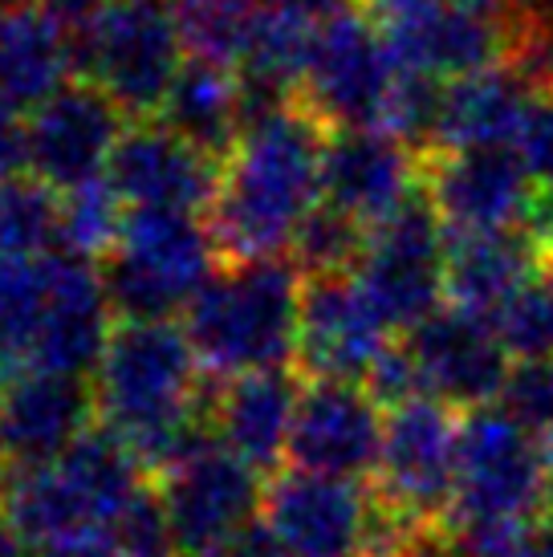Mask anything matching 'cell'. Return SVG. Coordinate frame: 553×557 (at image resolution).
<instances>
[{
	"mask_svg": "<svg viewBox=\"0 0 553 557\" xmlns=\"http://www.w3.org/2000/svg\"><path fill=\"white\" fill-rule=\"evenodd\" d=\"M58 264H62L58 248L41 257H0V355L16 371H29L37 338L53 310Z\"/></svg>",
	"mask_w": 553,
	"mask_h": 557,
	"instance_id": "4316f807",
	"label": "cell"
},
{
	"mask_svg": "<svg viewBox=\"0 0 553 557\" xmlns=\"http://www.w3.org/2000/svg\"><path fill=\"white\" fill-rule=\"evenodd\" d=\"M62 248V191L37 175L0 180V257H41Z\"/></svg>",
	"mask_w": 553,
	"mask_h": 557,
	"instance_id": "f1b7e54d",
	"label": "cell"
},
{
	"mask_svg": "<svg viewBox=\"0 0 553 557\" xmlns=\"http://www.w3.org/2000/svg\"><path fill=\"white\" fill-rule=\"evenodd\" d=\"M143 493V465L102 428L33 468L9 472L4 505L29 545L58 554L86 542H107L114 521Z\"/></svg>",
	"mask_w": 553,
	"mask_h": 557,
	"instance_id": "5b68a950",
	"label": "cell"
},
{
	"mask_svg": "<svg viewBox=\"0 0 553 557\" xmlns=\"http://www.w3.org/2000/svg\"><path fill=\"white\" fill-rule=\"evenodd\" d=\"M297 403L302 387L290 367L224 379L220 395L212 399V435L257 472H273L290 456Z\"/></svg>",
	"mask_w": 553,
	"mask_h": 557,
	"instance_id": "603a6c76",
	"label": "cell"
},
{
	"mask_svg": "<svg viewBox=\"0 0 553 557\" xmlns=\"http://www.w3.org/2000/svg\"><path fill=\"white\" fill-rule=\"evenodd\" d=\"M126 135V110L94 82H65L29 110L25 171L53 191L102 180Z\"/></svg>",
	"mask_w": 553,
	"mask_h": 557,
	"instance_id": "5bb4252c",
	"label": "cell"
},
{
	"mask_svg": "<svg viewBox=\"0 0 553 557\" xmlns=\"http://www.w3.org/2000/svg\"><path fill=\"white\" fill-rule=\"evenodd\" d=\"M383 403L362 383L309 379L293 419L290 465L325 476H370L383 451Z\"/></svg>",
	"mask_w": 553,
	"mask_h": 557,
	"instance_id": "d6986e66",
	"label": "cell"
},
{
	"mask_svg": "<svg viewBox=\"0 0 553 557\" xmlns=\"http://www.w3.org/2000/svg\"><path fill=\"white\" fill-rule=\"evenodd\" d=\"M403 346L415 362L419 387L431 399L464 411L501 399L508 379V350L492 318L440 306L431 318L407 330Z\"/></svg>",
	"mask_w": 553,
	"mask_h": 557,
	"instance_id": "2e32d148",
	"label": "cell"
},
{
	"mask_svg": "<svg viewBox=\"0 0 553 557\" xmlns=\"http://www.w3.org/2000/svg\"><path fill=\"white\" fill-rule=\"evenodd\" d=\"M460 476V423L452 407L415 395L386 411L374 500L407 521H447Z\"/></svg>",
	"mask_w": 553,
	"mask_h": 557,
	"instance_id": "30bf717a",
	"label": "cell"
},
{
	"mask_svg": "<svg viewBox=\"0 0 553 557\" xmlns=\"http://www.w3.org/2000/svg\"><path fill=\"white\" fill-rule=\"evenodd\" d=\"M354 281L367 289L391 330H411L440 310V297H447V228L428 191L367 228Z\"/></svg>",
	"mask_w": 553,
	"mask_h": 557,
	"instance_id": "8fae6325",
	"label": "cell"
},
{
	"mask_svg": "<svg viewBox=\"0 0 553 557\" xmlns=\"http://www.w3.org/2000/svg\"><path fill=\"white\" fill-rule=\"evenodd\" d=\"M123 557H180L175 554V533H171L168 509L159 500V488L155 493H143L131 500V509L114 521L107 537Z\"/></svg>",
	"mask_w": 553,
	"mask_h": 557,
	"instance_id": "836d02e7",
	"label": "cell"
},
{
	"mask_svg": "<svg viewBox=\"0 0 553 557\" xmlns=\"http://www.w3.org/2000/svg\"><path fill=\"white\" fill-rule=\"evenodd\" d=\"M46 557H58V554H46Z\"/></svg>",
	"mask_w": 553,
	"mask_h": 557,
	"instance_id": "bcb514c9",
	"label": "cell"
},
{
	"mask_svg": "<svg viewBox=\"0 0 553 557\" xmlns=\"http://www.w3.org/2000/svg\"><path fill=\"white\" fill-rule=\"evenodd\" d=\"M126 200L114 191L107 175L62 191V248L86 261L110 257L126 224Z\"/></svg>",
	"mask_w": 553,
	"mask_h": 557,
	"instance_id": "f546056e",
	"label": "cell"
},
{
	"mask_svg": "<svg viewBox=\"0 0 553 557\" xmlns=\"http://www.w3.org/2000/svg\"><path fill=\"white\" fill-rule=\"evenodd\" d=\"M456 4H468V9H480V13H492V16H508L517 0H456Z\"/></svg>",
	"mask_w": 553,
	"mask_h": 557,
	"instance_id": "7bdbcfd3",
	"label": "cell"
},
{
	"mask_svg": "<svg viewBox=\"0 0 553 557\" xmlns=\"http://www.w3.org/2000/svg\"><path fill=\"white\" fill-rule=\"evenodd\" d=\"M184 322H119L94 383L98 428L135 456L143 472H168L200 444L204 379Z\"/></svg>",
	"mask_w": 553,
	"mask_h": 557,
	"instance_id": "7a4b0ae2",
	"label": "cell"
},
{
	"mask_svg": "<svg viewBox=\"0 0 553 557\" xmlns=\"http://www.w3.org/2000/svg\"><path fill=\"white\" fill-rule=\"evenodd\" d=\"M533 228H541L545 236H553V184L545 187V196L538 203V220H533Z\"/></svg>",
	"mask_w": 553,
	"mask_h": 557,
	"instance_id": "b9f144b4",
	"label": "cell"
},
{
	"mask_svg": "<svg viewBox=\"0 0 553 557\" xmlns=\"http://www.w3.org/2000/svg\"><path fill=\"white\" fill-rule=\"evenodd\" d=\"M29 159V110L0 98V180L16 175Z\"/></svg>",
	"mask_w": 553,
	"mask_h": 557,
	"instance_id": "d590c367",
	"label": "cell"
},
{
	"mask_svg": "<svg viewBox=\"0 0 553 557\" xmlns=\"http://www.w3.org/2000/svg\"><path fill=\"white\" fill-rule=\"evenodd\" d=\"M159 500L175 533V554L216 557L261 525L265 488L261 472L208 432L168 472H159Z\"/></svg>",
	"mask_w": 553,
	"mask_h": 557,
	"instance_id": "ba28073f",
	"label": "cell"
},
{
	"mask_svg": "<svg viewBox=\"0 0 553 557\" xmlns=\"http://www.w3.org/2000/svg\"><path fill=\"white\" fill-rule=\"evenodd\" d=\"M545 269H550V236L533 224L508 233L447 236V306L492 318Z\"/></svg>",
	"mask_w": 553,
	"mask_h": 557,
	"instance_id": "7402d4cb",
	"label": "cell"
},
{
	"mask_svg": "<svg viewBox=\"0 0 553 557\" xmlns=\"http://www.w3.org/2000/svg\"><path fill=\"white\" fill-rule=\"evenodd\" d=\"M306 273L293 257L229 261L180 313L212 379L281 371L297 358Z\"/></svg>",
	"mask_w": 553,
	"mask_h": 557,
	"instance_id": "3957f363",
	"label": "cell"
},
{
	"mask_svg": "<svg viewBox=\"0 0 553 557\" xmlns=\"http://www.w3.org/2000/svg\"><path fill=\"white\" fill-rule=\"evenodd\" d=\"M391 346V325L354 273L306 277L302 330H297V367L309 379L367 383L370 367Z\"/></svg>",
	"mask_w": 553,
	"mask_h": 557,
	"instance_id": "e0dca14e",
	"label": "cell"
},
{
	"mask_svg": "<svg viewBox=\"0 0 553 557\" xmlns=\"http://www.w3.org/2000/svg\"><path fill=\"white\" fill-rule=\"evenodd\" d=\"M265 9H273V13H285L293 16V21H306V25H325L330 16L346 13V9H354V0H261Z\"/></svg>",
	"mask_w": 553,
	"mask_h": 557,
	"instance_id": "74e56055",
	"label": "cell"
},
{
	"mask_svg": "<svg viewBox=\"0 0 553 557\" xmlns=\"http://www.w3.org/2000/svg\"><path fill=\"white\" fill-rule=\"evenodd\" d=\"M550 269H553V236H550Z\"/></svg>",
	"mask_w": 553,
	"mask_h": 557,
	"instance_id": "f6af8a7d",
	"label": "cell"
},
{
	"mask_svg": "<svg viewBox=\"0 0 553 557\" xmlns=\"http://www.w3.org/2000/svg\"><path fill=\"white\" fill-rule=\"evenodd\" d=\"M492 325L505 342L508 358H553V269L521 285L501 310L492 313Z\"/></svg>",
	"mask_w": 553,
	"mask_h": 557,
	"instance_id": "1f68e13d",
	"label": "cell"
},
{
	"mask_svg": "<svg viewBox=\"0 0 553 557\" xmlns=\"http://www.w3.org/2000/svg\"><path fill=\"white\" fill-rule=\"evenodd\" d=\"M74 49L86 82L135 119L163 110L187 62L175 0H110L90 29L74 37Z\"/></svg>",
	"mask_w": 553,
	"mask_h": 557,
	"instance_id": "52a82bcc",
	"label": "cell"
},
{
	"mask_svg": "<svg viewBox=\"0 0 553 557\" xmlns=\"http://www.w3.org/2000/svg\"><path fill=\"white\" fill-rule=\"evenodd\" d=\"M33 4H41L70 37H82V33L94 25V16L102 13L110 0H33Z\"/></svg>",
	"mask_w": 553,
	"mask_h": 557,
	"instance_id": "8d00e7d4",
	"label": "cell"
},
{
	"mask_svg": "<svg viewBox=\"0 0 553 557\" xmlns=\"http://www.w3.org/2000/svg\"><path fill=\"white\" fill-rule=\"evenodd\" d=\"M98 419L86 379L53 371H16L0 391V465L33 468L62 456Z\"/></svg>",
	"mask_w": 553,
	"mask_h": 557,
	"instance_id": "44dd1931",
	"label": "cell"
},
{
	"mask_svg": "<svg viewBox=\"0 0 553 557\" xmlns=\"http://www.w3.org/2000/svg\"><path fill=\"white\" fill-rule=\"evenodd\" d=\"M216 557H285V549L265 533V525H257V529H248L241 542H232L224 554H216Z\"/></svg>",
	"mask_w": 553,
	"mask_h": 557,
	"instance_id": "ab89813d",
	"label": "cell"
},
{
	"mask_svg": "<svg viewBox=\"0 0 553 557\" xmlns=\"http://www.w3.org/2000/svg\"><path fill=\"white\" fill-rule=\"evenodd\" d=\"M403 65L370 13L346 9L314 29L302 74V107L330 131L379 126L383 131Z\"/></svg>",
	"mask_w": 553,
	"mask_h": 557,
	"instance_id": "9c48e42d",
	"label": "cell"
},
{
	"mask_svg": "<svg viewBox=\"0 0 553 557\" xmlns=\"http://www.w3.org/2000/svg\"><path fill=\"white\" fill-rule=\"evenodd\" d=\"M13 374H16V367H13V362H9L4 355H0V391H4L9 383H13Z\"/></svg>",
	"mask_w": 553,
	"mask_h": 557,
	"instance_id": "ee69618b",
	"label": "cell"
},
{
	"mask_svg": "<svg viewBox=\"0 0 553 557\" xmlns=\"http://www.w3.org/2000/svg\"><path fill=\"white\" fill-rule=\"evenodd\" d=\"M29 537L21 533L16 517L9 512V505L0 500V557H29Z\"/></svg>",
	"mask_w": 553,
	"mask_h": 557,
	"instance_id": "60d3db41",
	"label": "cell"
},
{
	"mask_svg": "<svg viewBox=\"0 0 553 557\" xmlns=\"http://www.w3.org/2000/svg\"><path fill=\"white\" fill-rule=\"evenodd\" d=\"M501 411L513 416L525 432L553 440V358H525L508 367L501 387Z\"/></svg>",
	"mask_w": 553,
	"mask_h": 557,
	"instance_id": "d6a6232c",
	"label": "cell"
},
{
	"mask_svg": "<svg viewBox=\"0 0 553 557\" xmlns=\"http://www.w3.org/2000/svg\"><path fill=\"white\" fill-rule=\"evenodd\" d=\"M489 557H553V525H533L517 542H508L505 549Z\"/></svg>",
	"mask_w": 553,
	"mask_h": 557,
	"instance_id": "f35d334b",
	"label": "cell"
},
{
	"mask_svg": "<svg viewBox=\"0 0 553 557\" xmlns=\"http://www.w3.org/2000/svg\"><path fill=\"white\" fill-rule=\"evenodd\" d=\"M513 151L541 187L553 184V86H541L513 135Z\"/></svg>",
	"mask_w": 553,
	"mask_h": 557,
	"instance_id": "e575fe53",
	"label": "cell"
},
{
	"mask_svg": "<svg viewBox=\"0 0 553 557\" xmlns=\"http://www.w3.org/2000/svg\"><path fill=\"white\" fill-rule=\"evenodd\" d=\"M370 521L374 496L358 480L290 468L265 488L261 525L285 557H362Z\"/></svg>",
	"mask_w": 553,
	"mask_h": 557,
	"instance_id": "9a60e30c",
	"label": "cell"
},
{
	"mask_svg": "<svg viewBox=\"0 0 553 557\" xmlns=\"http://www.w3.org/2000/svg\"><path fill=\"white\" fill-rule=\"evenodd\" d=\"M325 143L330 126L302 102H285L248 119L220 163L212 233L229 261L285 257L325 203Z\"/></svg>",
	"mask_w": 553,
	"mask_h": 557,
	"instance_id": "6da1fadb",
	"label": "cell"
},
{
	"mask_svg": "<svg viewBox=\"0 0 553 557\" xmlns=\"http://www.w3.org/2000/svg\"><path fill=\"white\" fill-rule=\"evenodd\" d=\"M159 119L187 143L204 147L208 156H229L232 143L241 139L248 123L245 82L229 65L187 58L180 78L171 82L168 98H163Z\"/></svg>",
	"mask_w": 553,
	"mask_h": 557,
	"instance_id": "484cf974",
	"label": "cell"
},
{
	"mask_svg": "<svg viewBox=\"0 0 553 557\" xmlns=\"http://www.w3.org/2000/svg\"><path fill=\"white\" fill-rule=\"evenodd\" d=\"M224 248L204 212L131 208L110 252L107 294L123 322H163L184 313L216 277Z\"/></svg>",
	"mask_w": 553,
	"mask_h": 557,
	"instance_id": "8992f818",
	"label": "cell"
},
{
	"mask_svg": "<svg viewBox=\"0 0 553 557\" xmlns=\"http://www.w3.org/2000/svg\"><path fill=\"white\" fill-rule=\"evenodd\" d=\"M74 70V37L41 4H0V98L33 110L41 98L62 90Z\"/></svg>",
	"mask_w": 553,
	"mask_h": 557,
	"instance_id": "d4e9b609",
	"label": "cell"
},
{
	"mask_svg": "<svg viewBox=\"0 0 553 557\" xmlns=\"http://www.w3.org/2000/svg\"><path fill=\"white\" fill-rule=\"evenodd\" d=\"M553 480V440L525 432L501 407H477L460 423V476L447 525L468 557H489L541 525Z\"/></svg>",
	"mask_w": 553,
	"mask_h": 557,
	"instance_id": "277c9868",
	"label": "cell"
},
{
	"mask_svg": "<svg viewBox=\"0 0 553 557\" xmlns=\"http://www.w3.org/2000/svg\"><path fill=\"white\" fill-rule=\"evenodd\" d=\"M107 180L126 208H163V212H212L220 163L204 147L159 123L126 126Z\"/></svg>",
	"mask_w": 553,
	"mask_h": 557,
	"instance_id": "ffe728a7",
	"label": "cell"
},
{
	"mask_svg": "<svg viewBox=\"0 0 553 557\" xmlns=\"http://www.w3.org/2000/svg\"><path fill=\"white\" fill-rule=\"evenodd\" d=\"M175 16L187 58L229 65L241 74L261 21V0H175Z\"/></svg>",
	"mask_w": 553,
	"mask_h": 557,
	"instance_id": "83f0119b",
	"label": "cell"
},
{
	"mask_svg": "<svg viewBox=\"0 0 553 557\" xmlns=\"http://www.w3.org/2000/svg\"><path fill=\"white\" fill-rule=\"evenodd\" d=\"M538 90L541 86L517 62H496L489 70L444 82V102H440L431 151L513 147V135Z\"/></svg>",
	"mask_w": 553,
	"mask_h": 557,
	"instance_id": "cb8c5ba5",
	"label": "cell"
},
{
	"mask_svg": "<svg viewBox=\"0 0 553 557\" xmlns=\"http://www.w3.org/2000/svg\"><path fill=\"white\" fill-rule=\"evenodd\" d=\"M533 184L513 147L431 151L423 163V191L447 236L529 228L541 203Z\"/></svg>",
	"mask_w": 553,
	"mask_h": 557,
	"instance_id": "4fadbf2b",
	"label": "cell"
},
{
	"mask_svg": "<svg viewBox=\"0 0 553 557\" xmlns=\"http://www.w3.org/2000/svg\"><path fill=\"white\" fill-rule=\"evenodd\" d=\"M374 25L403 70L452 82L513 58L517 33L508 16H492L456 0H367Z\"/></svg>",
	"mask_w": 553,
	"mask_h": 557,
	"instance_id": "7c38bea8",
	"label": "cell"
},
{
	"mask_svg": "<svg viewBox=\"0 0 553 557\" xmlns=\"http://www.w3.org/2000/svg\"><path fill=\"white\" fill-rule=\"evenodd\" d=\"M362 245H367V228L358 220L342 216L339 208L322 203L302 224L290 257L306 277H330V273H354V264L362 257Z\"/></svg>",
	"mask_w": 553,
	"mask_h": 557,
	"instance_id": "4dcf8cb0",
	"label": "cell"
},
{
	"mask_svg": "<svg viewBox=\"0 0 553 557\" xmlns=\"http://www.w3.org/2000/svg\"><path fill=\"white\" fill-rule=\"evenodd\" d=\"M423 151L379 126L330 131L325 203L339 208L342 216L358 220L362 228H374L423 191Z\"/></svg>",
	"mask_w": 553,
	"mask_h": 557,
	"instance_id": "ac0fdd59",
	"label": "cell"
}]
</instances>
